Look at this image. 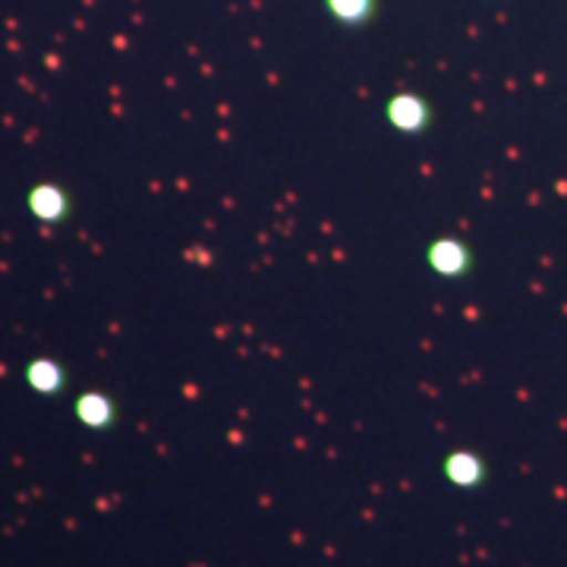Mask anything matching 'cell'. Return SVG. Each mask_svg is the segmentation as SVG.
<instances>
[{
  "label": "cell",
  "mask_w": 567,
  "mask_h": 567,
  "mask_svg": "<svg viewBox=\"0 0 567 567\" xmlns=\"http://www.w3.org/2000/svg\"><path fill=\"white\" fill-rule=\"evenodd\" d=\"M435 121V107L420 92H398L385 102V123L401 136H423Z\"/></svg>",
  "instance_id": "1"
},
{
  "label": "cell",
  "mask_w": 567,
  "mask_h": 567,
  "mask_svg": "<svg viewBox=\"0 0 567 567\" xmlns=\"http://www.w3.org/2000/svg\"><path fill=\"white\" fill-rule=\"evenodd\" d=\"M425 265L445 278V281H461L473 268V249L461 240V237H435L425 246Z\"/></svg>",
  "instance_id": "2"
},
{
  "label": "cell",
  "mask_w": 567,
  "mask_h": 567,
  "mask_svg": "<svg viewBox=\"0 0 567 567\" xmlns=\"http://www.w3.org/2000/svg\"><path fill=\"white\" fill-rule=\"evenodd\" d=\"M442 470L447 483L457 488H476L480 483H486V461L473 451H451Z\"/></svg>",
  "instance_id": "3"
},
{
  "label": "cell",
  "mask_w": 567,
  "mask_h": 567,
  "mask_svg": "<svg viewBox=\"0 0 567 567\" xmlns=\"http://www.w3.org/2000/svg\"><path fill=\"white\" fill-rule=\"evenodd\" d=\"M29 208L32 215L44 224H58L70 215V199L58 183H39L32 193H29Z\"/></svg>",
  "instance_id": "4"
},
{
  "label": "cell",
  "mask_w": 567,
  "mask_h": 567,
  "mask_svg": "<svg viewBox=\"0 0 567 567\" xmlns=\"http://www.w3.org/2000/svg\"><path fill=\"white\" fill-rule=\"evenodd\" d=\"M324 13L344 29H363L375 20L379 0H322Z\"/></svg>",
  "instance_id": "5"
},
{
  "label": "cell",
  "mask_w": 567,
  "mask_h": 567,
  "mask_svg": "<svg viewBox=\"0 0 567 567\" xmlns=\"http://www.w3.org/2000/svg\"><path fill=\"white\" fill-rule=\"evenodd\" d=\"M76 416L92 429H104V425L114 423V404L102 391H85L76 401Z\"/></svg>",
  "instance_id": "6"
},
{
  "label": "cell",
  "mask_w": 567,
  "mask_h": 567,
  "mask_svg": "<svg viewBox=\"0 0 567 567\" xmlns=\"http://www.w3.org/2000/svg\"><path fill=\"white\" fill-rule=\"evenodd\" d=\"M25 382L35 388L39 394H58L63 388V369L54 360H35L25 369Z\"/></svg>",
  "instance_id": "7"
}]
</instances>
